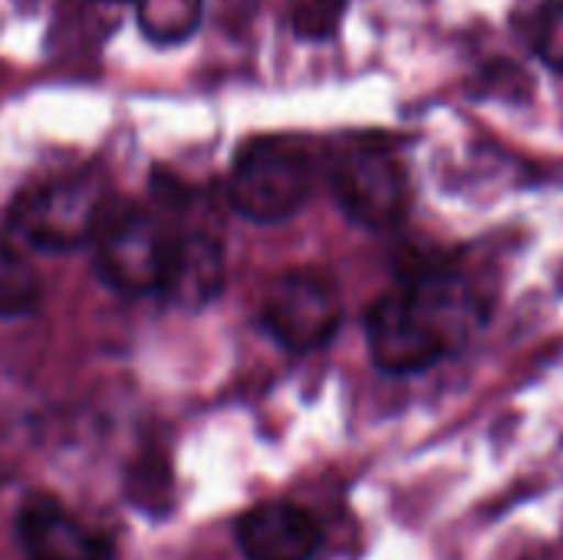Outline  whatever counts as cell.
Returning a JSON list of instances; mask_svg holds the SVG:
<instances>
[{
    "label": "cell",
    "instance_id": "cell-5",
    "mask_svg": "<svg viewBox=\"0 0 563 560\" xmlns=\"http://www.w3.org/2000/svg\"><path fill=\"white\" fill-rule=\"evenodd\" d=\"M333 195L350 221L386 231L402 221L409 208V182L402 165L379 145L346 149L330 172Z\"/></svg>",
    "mask_w": 563,
    "mask_h": 560
},
{
    "label": "cell",
    "instance_id": "cell-7",
    "mask_svg": "<svg viewBox=\"0 0 563 560\" xmlns=\"http://www.w3.org/2000/svg\"><path fill=\"white\" fill-rule=\"evenodd\" d=\"M238 548L247 560H313L320 525L290 502H264L238 518Z\"/></svg>",
    "mask_w": 563,
    "mask_h": 560
},
{
    "label": "cell",
    "instance_id": "cell-10",
    "mask_svg": "<svg viewBox=\"0 0 563 560\" xmlns=\"http://www.w3.org/2000/svg\"><path fill=\"white\" fill-rule=\"evenodd\" d=\"M132 3L142 33L162 46L185 43L198 30L205 10V0H132Z\"/></svg>",
    "mask_w": 563,
    "mask_h": 560
},
{
    "label": "cell",
    "instance_id": "cell-8",
    "mask_svg": "<svg viewBox=\"0 0 563 560\" xmlns=\"http://www.w3.org/2000/svg\"><path fill=\"white\" fill-rule=\"evenodd\" d=\"M20 541L33 560L109 558V541L46 495H33L20 508Z\"/></svg>",
    "mask_w": 563,
    "mask_h": 560
},
{
    "label": "cell",
    "instance_id": "cell-1",
    "mask_svg": "<svg viewBox=\"0 0 563 560\" xmlns=\"http://www.w3.org/2000/svg\"><path fill=\"white\" fill-rule=\"evenodd\" d=\"M475 287L449 271L422 274L396 294L379 297L366 314L369 356L386 373H422L452 353L482 320Z\"/></svg>",
    "mask_w": 563,
    "mask_h": 560
},
{
    "label": "cell",
    "instance_id": "cell-4",
    "mask_svg": "<svg viewBox=\"0 0 563 560\" xmlns=\"http://www.w3.org/2000/svg\"><path fill=\"white\" fill-rule=\"evenodd\" d=\"M172 251L175 238L155 215L125 211L112 221H102L96 234V271L119 294H162Z\"/></svg>",
    "mask_w": 563,
    "mask_h": 560
},
{
    "label": "cell",
    "instance_id": "cell-12",
    "mask_svg": "<svg viewBox=\"0 0 563 560\" xmlns=\"http://www.w3.org/2000/svg\"><path fill=\"white\" fill-rule=\"evenodd\" d=\"M534 50L538 56L563 76V3H554L544 10L538 30H534Z\"/></svg>",
    "mask_w": 563,
    "mask_h": 560
},
{
    "label": "cell",
    "instance_id": "cell-11",
    "mask_svg": "<svg viewBox=\"0 0 563 560\" xmlns=\"http://www.w3.org/2000/svg\"><path fill=\"white\" fill-rule=\"evenodd\" d=\"M40 297V281L33 267L10 248L0 244V317L26 314Z\"/></svg>",
    "mask_w": 563,
    "mask_h": 560
},
{
    "label": "cell",
    "instance_id": "cell-6",
    "mask_svg": "<svg viewBox=\"0 0 563 560\" xmlns=\"http://www.w3.org/2000/svg\"><path fill=\"white\" fill-rule=\"evenodd\" d=\"M343 320V304L333 284L317 274L290 271L277 277L264 297V327L271 337L294 350L310 353L333 340Z\"/></svg>",
    "mask_w": 563,
    "mask_h": 560
},
{
    "label": "cell",
    "instance_id": "cell-3",
    "mask_svg": "<svg viewBox=\"0 0 563 560\" xmlns=\"http://www.w3.org/2000/svg\"><path fill=\"white\" fill-rule=\"evenodd\" d=\"M106 221V198L89 175L53 178L23 191L10 208V231L36 251H76L96 241Z\"/></svg>",
    "mask_w": 563,
    "mask_h": 560
},
{
    "label": "cell",
    "instance_id": "cell-9",
    "mask_svg": "<svg viewBox=\"0 0 563 560\" xmlns=\"http://www.w3.org/2000/svg\"><path fill=\"white\" fill-rule=\"evenodd\" d=\"M224 281V254L214 238L188 234L175 238L172 267L162 294H168L181 307H201L218 297Z\"/></svg>",
    "mask_w": 563,
    "mask_h": 560
},
{
    "label": "cell",
    "instance_id": "cell-13",
    "mask_svg": "<svg viewBox=\"0 0 563 560\" xmlns=\"http://www.w3.org/2000/svg\"><path fill=\"white\" fill-rule=\"evenodd\" d=\"M323 3H343V0H323Z\"/></svg>",
    "mask_w": 563,
    "mask_h": 560
},
{
    "label": "cell",
    "instance_id": "cell-2",
    "mask_svg": "<svg viewBox=\"0 0 563 560\" xmlns=\"http://www.w3.org/2000/svg\"><path fill=\"white\" fill-rule=\"evenodd\" d=\"M313 191V165L300 142L264 135L234 155L228 198L247 221L274 224L294 218Z\"/></svg>",
    "mask_w": 563,
    "mask_h": 560
}]
</instances>
